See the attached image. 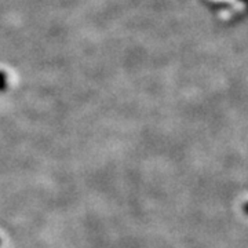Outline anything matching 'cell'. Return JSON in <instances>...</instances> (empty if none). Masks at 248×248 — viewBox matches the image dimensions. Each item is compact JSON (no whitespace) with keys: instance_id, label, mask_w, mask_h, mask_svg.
<instances>
[{"instance_id":"6da1fadb","label":"cell","mask_w":248,"mask_h":248,"mask_svg":"<svg viewBox=\"0 0 248 248\" xmlns=\"http://www.w3.org/2000/svg\"><path fill=\"white\" fill-rule=\"evenodd\" d=\"M7 89V76L4 72H0V91H4Z\"/></svg>"},{"instance_id":"7a4b0ae2","label":"cell","mask_w":248,"mask_h":248,"mask_svg":"<svg viewBox=\"0 0 248 248\" xmlns=\"http://www.w3.org/2000/svg\"><path fill=\"white\" fill-rule=\"evenodd\" d=\"M244 213L248 214V203L246 204V205H244Z\"/></svg>"},{"instance_id":"3957f363","label":"cell","mask_w":248,"mask_h":248,"mask_svg":"<svg viewBox=\"0 0 248 248\" xmlns=\"http://www.w3.org/2000/svg\"><path fill=\"white\" fill-rule=\"evenodd\" d=\"M0 244H1V240H0Z\"/></svg>"}]
</instances>
